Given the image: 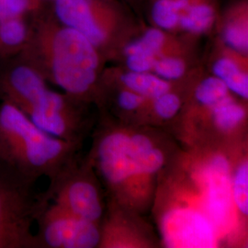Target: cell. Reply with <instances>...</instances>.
Instances as JSON below:
<instances>
[{
    "mask_svg": "<svg viewBox=\"0 0 248 248\" xmlns=\"http://www.w3.org/2000/svg\"><path fill=\"white\" fill-rule=\"evenodd\" d=\"M32 35L18 55L45 79L53 81L71 98H81L94 86L99 58L97 47L76 30L46 18H31Z\"/></svg>",
    "mask_w": 248,
    "mask_h": 248,
    "instance_id": "cell-1",
    "label": "cell"
},
{
    "mask_svg": "<svg viewBox=\"0 0 248 248\" xmlns=\"http://www.w3.org/2000/svg\"><path fill=\"white\" fill-rule=\"evenodd\" d=\"M0 101L16 107L40 129L69 142L77 126L70 102L48 88L45 78L16 56L0 61Z\"/></svg>",
    "mask_w": 248,
    "mask_h": 248,
    "instance_id": "cell-2",
    "label": "cell"
},
{
    "mask_svg": "<svg viewBox=\"0 0 248 248\" xmlns=\"http://www.w3.org/2000/svg\"><path fill=\"white\" fill-rule=\"evenodd\" d=\"M71 149L70 142L45 133L16 107L0 101V163L34 182L53 174Z\"/></svg>",
    "mask_w": 248,
    "mask_h": 248,
    "instance_id": "cell-3",
    "label": "cell"
},
{
    "mask_svg": "<svg viewBox=\"0 0 248 248\" xmlns=\"http://www.w3.org/2000/svg\"><path fill=\"white\" fill-rule=\"evenodd\" d=\"M33 183L0 163V248H36L32 225L45 201L33 193Z\"/></svg>",
    "mask_w": 248,
    "mask_h": 248,
    "instance_id": "cell-4",
    "label": "cell"
},
{
    "mask_svg": "<svg viewBox=\"0 0 248 248\" xmlns=\"http://www.w3.org/2000/svg\"><path fill=\"white\" fill-rule=\"evenodd\" d=\"M98 155L103 175L113 184L156 173L165 161L163 153L142 134H109L100 142Z\"/></svg>",
    "mask_w": 248,
    "mask_h": 248,
    "instance_id": "cell-5",
    "label": "cell"
},
{
    "mask_svg": "<svg viewBox=\"0 0 248 248\" xmlns=\"http://www.w3.org/2000/svg\"><path fill=\"white\" fill-rule=\"evenodd\" d=\"M36 222L39 224L36 248H93L100 240L95 222L78 217L59 206L48 212L44 209Z\"/></svg>",
    "mask_w": 248,
    "mask_h": 248,
    "instance_id": "cell-6",
    "label": "cell"
},
{
    "mask_svg": "<svg viewBox=\"0 0 248 248\" xmlns=\"http://www.w3.org/2000/svg\"><path fill=\"white\" fill-rule=\"evenodd\" d=\"M161 232L164 244L170 248H212L218 242V229L208 215L190 208L169 211Z\"/></svg>",
    "mask_w": 248,
    "mask_h": 248,
    "instance_id": "cell-7",
    "label": "cell"
},
{
    "mask_svg": "<svg viewBox=\"0 0 248 248\" xmlns=\"http://www.w3.org/2000/svg\"><path fill=\"white\" fill-rule=\"evenodd\" d=\"M208 217L216 228L230 225L233 213L230 164L222 155L214 156L203 170Z\"/></svg>",
    "mask_w": 248,
    "mask_h": 248,
    "instance_id": "cell-8",
    "label": "cell"
},
{
    "mask_svg": "<svg viewBox=\"0 0 248 248\" xmlns=\"http://www.w3.org/2000/svg\"><path fill=\"white\" fill-rule=\"evenodd\" d=\"M53 17L85 36L97 48L106 40L92 0H53Z\"/></svg>",
    "mask_w": 248,
    "mask_h": 248,
    "instance_id": "cell-9",
    "label": "cell"
},
{
    "mask_svg": "<svg viewBox=\"0 0 248 248\" xmlns=\"http://www.w3.org/2000/svg\"><path fill=\"white\" fill-rule=\"evenodd\" d=\"M58 206L90 222H96L102 214L96 187L83 177H72L59 188Z\"/></svg>",
    "mask_w": 248,
    "mask_h": 248,
    "instance_id": "cell-10",
    "label": "cell"
},
{
    "mask_svg": "<svg viewBox=\"0 0 248 248\" xmlns=\"http://www.w3.org/2000/svg\"><path fill=\"white\" fill-rule=\"evenodd\" d=\"M32 35L31 18H15L0 23V61L22 53Z\"/></svg>",
    "mask_w": 248,
    "mask_h": 248,
    "instance_id": "cell-11",
    "label": "cell"
},
{
    "mask_svg": "<svg viewBox=\"0 0 248 248\" xmlns=\"http://www.w3.org/2000/svg\"><path fill=\"white\" fill-rule=\"evenodd\" d=\"M122 81L128 89L143 98H157L170 90V85L167 80L149 72H128L122 77Z\"/></svg>",
    "mask_w": 248,
    "mask_h": 248,
    "instance_id": "cell-12",
    "label": "cell"
},
{
    "mask_svg": "<svg viewBox=\"0 0 248 248\" xmlns=\"http://www.w3.org/2000/svg\"><path fill=\"white\" fill-rule=\"evenodd\" d=\"M213 71L215 77L224 82L230 91L242 98H248V75L241 70L235 61L222 57L214 62Z\"/></svg>",
    "mask_w": 248,
    "mask_h": 248,
    "instance_id": "cell-13",
    "label": "cell"
},
{
    "mask_svg": "<svg viewBox=\"0 0 248 248\" xmlns=\"http://www.w3.org/2000/svg\"><path fill=\"white\" fill-rule=\"evenodd\" d=\"M185 13L180 15L178 24L185 31L193 33H202L209 30L215 18L214 9L207 4L187 6Z\"/></svg>",
    "mask_w": 248,
    "mask_h": 248,
    "instance_id": "cell-14",
    "label": "cell"
},
{
    "mask_svg": "<svg viewBox=\"0 0 248 248\" xmlns=\"http://www.w3.org/2000/svg\"><path fill=\"white\" fill-rule=\"evenodd\" d=\"M187 6V0H156L152 9V18L160 29L172 30L178 25L181 12Z\"/></svg>",
    "mask_w": 248,
    "mask_h": 248,
    "instance_id": "cell-15",
    "label": "cell"
},
{
    "mask_svg": "<svg viewBox=\"0 0 248 248\" xmlns=\"http://www.w3.org/2000/svg\"><path fill=\"white\" fill-rule=\"evenodd\" d=\"M212 108L214 123L223 131L234 129L246 117L244 108L229 97L222 99Z\"/></svg>",
    "mask_w": 248,
    "mask_h": 248,
    "instance_id": "cell-16",
    "label": "cell"
},
{
    "mask_svg": "<svg viewBox=\"0 0 248 248\" xmlns=\"http://www.w3.org/2000/svg\"><path fill=\"white\" fill-rule=\"evenodd\" d=\"M45 0H0V23L15 18H31L44 11Z\"/></svg>",
    "mask_w": 248,
    "mask_h": 248,
    "instance_id": "cell-17",
    "label": "cell"
},
{
    "mask_svg": "<svg viewBox=\"0 0 248 248\" xmlns=\"http://www.w3.org/2000/svg\"><path fill=\"white\" fill-rule=\"evenodd\" d=\"M229 89L222 80L210 77L200 83L196 89L197 100L204 106L213 107L228 97Z\"/></svg>",
    "mask_w": 248,
    "mask_h": 248,
    "instance_id": "cell-18",
    "label": "cell"
},
{
    "mask_svg": "<svg viewBox=\"0 0 248 248\" xmlns=\"http://www.w3.org/2000/svg\"><path fill=\"white\" fill-rule=\"evenodd\" d=\"M166 37L158 29H150L137 41L128 45L125 53H136L151 57H156L157 53L164 46Z\"/></svg>",
    "mask_w": 248,
    "mask_h": 248,
    "instance_id": "cell-19",
    "label": "cell"
},
{
    "mask_svg": "<svg viewBox=\"0 0 248 248\" xmlns=\"http://www.w3.org/2000/svg\"><path fill=\"white\" fill-rule=\"evenodd\" d=\"M232 196L234 206L244 215L248 214V165L244 162L232 177Z\"/></svg>",
    "mask_w": 248,
    "mask_h": 248,
    "instance_id": "cell-20",
    "label": "cell"
},
{
    "mask_svg": "<svg viewBox=\"0 0 248 248\" xmlns=\"http://www.w3.org/2000/svg\"><path fill=\"white\" fill-rule=\"evenodd\" d=\"M223 39L231 48L241 53H248V22L236 20L229 23L223 32Z\"/></svg>",
    "mask_w": 248,
    "mask_h": 248,
    "instance_id": "cell-21",
    "label": "cell"
},
{
    "mask_svg": "<svg viewBox=\"0 0 248 248\" xmlns=\"http://www.w3.org/2000/svg\"><path fill=\"white\" fill-rule=\"evenodd\" d=\"M153 70L156 76L167 80H177L183 77L186 71L184 61L175 57H163L156 59Z\"/></svg>",
    "mask_w": 248,
    "mask_h": 248,
    "instance_id": "cell-22",
    "label": "cell"
},
{
    "mask_svg": "<svg viewBox=\"0 0 248 248\" xmlns=\"http://www.w3.org/2000/svg\"><path fill=\"white\" fill-rule=\"evenodd\" d=\"M180 99L169 91L155 98V111L160 118L169 120L177 114L180 108Z\"/></svg>",
    "mask_w": 248,
    "mask_h": 248,
    "instance_id": "cell-23",
    "label": "cell"
},
{
    "mask_svg": "<svg viewBox=\"0 0 248 248\" xmlns=\"http://www.w3.org/2000/svg\"><path fill=\"white\" fill-rule=\"evenodd\" d=\"M156 57H151L142 54L130 53L126 54V64L129 70L136 73L149 72L153 70Z\"/></svg>",
    "mask_w": 248,
    "mask_h": 248,
    "instance_id": "cell-24",
    "label": "cell"
},
{
    "mask_svg": "<svg viewBox=\"0 0 248 248\" xmlns=\"http://www.w3.org/2000/svg\"><path fill=\"white\" fill-rule=\"evenodd\" d=\"M143 99L142 96L129 89L120 93L118 104L125 110H133L142 105Z\"/></svg>",
    "mask_w": 248,
    "mask_h": 248,
    "instance_id": "cell-25",
    "label": "cell"
}]
</instances>
